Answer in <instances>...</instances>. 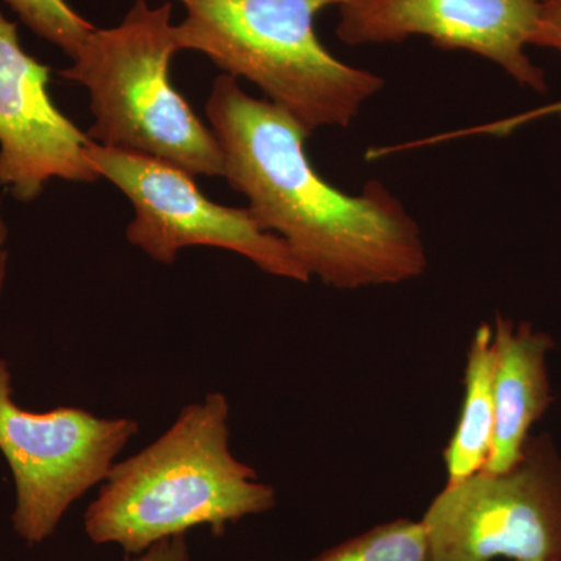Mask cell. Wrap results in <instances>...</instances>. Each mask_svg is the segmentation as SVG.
<instances>
[{
	"label": "cell",
	"mask_w": 561,
	"mask_h": 561,
	"mask_svg": "<svg viewBox=\"0 0 561 561\" xmlns=\"http://www.w3.org/2000/svg\"><path fill=\"white\" fill-rule=\"evenodd\" d=\"M205 111L224 151V179L249 198L256 224L283 239L311 278L356 290L426 272L423 234L400 198L381 181L357 195L328 183L306 153L311 133L286 110L221 73Z\"/></svg>",
	"instance_id": "6da1fadb"
},
{
	"label": "cell",
	"mask_w": 561,
	"mask_h": 561,
	"mask_svg": "<svg viewBox=\"0 0 561 561\" xmlns=\"http://www.w3.org/2000/svg\"><path fill=\"white\" fill-rule=\"evenodd\" d=\"M275 486L260 481L230 446V402L209 393L181 409L171 427L128 459L116 461L83 515L94 545L138 556L150 546L276 507Z\"/></svg>",
	"instance_id": "7a4b0ae2"
},
{
	"label": "cell",
	"mask_w": 561,
	"mask_h": 561,
	"mask_svg": "<svg viewBox=\"0 0 561 561\" xmlns=\"http://www.w3.org/2000/svg\"><path fill=\"white\" fill-rule=\"evenodd\" d=\"M180 51L208 57L232 79L256 84L309 133L346 128L382 90V77L346 65L321 43L316 20L346 0H176Z\"/></svg>",
	"instance_id": "3957f363"
},
{
	"label": "cell",
	"mask_w": 561,
	"mask_h": 561,
	"mask_svg": "<svg viewBox=\"0 0 561 561\" xmlns=\"http://www.w3.org/2000/svg\"><path fill=\"white\" fill-rule=\"evenodd\" d=\"M172 3L135 0L119 25L88 36L60 77L90 92L88 138L169 162L192 176H224L219 139L173 87L179 54Z\"/></svg>",
	"instance_id": "277c9868"
},
{
	"label": "cell",
	"mask_w": 561,
	"mask_h": 561,
	"mask_svg": "<svg viewBox=\"0 0 561 561\" xmlns=\"http://www.w3.org/2000/svg\"><path fill=\"white\" fill-rule=\"evenodd\" d=\"M138 432L136 420L102 419L87 409H22L9 362L0 359V453L13 476L11 524L20 540L38 546L54 537L69 508L105 482Z\"/></svg>",
	"instance_id": "5b68a950"
},
{
	"label": "cell",
	"mask_w": 561,
	"mask_h": 561,
	"mask_svg": "<svg viewBox=\"0 0 561 561\" xmlns=\"http://www.w3.org/2000/svg\"><path fill=\"white\" fill-rule=\"evenodd\" d=\"M421 524L431 561H561V456L551 435H530L508 470L446 485Z\"/></svg>",
	"instance_id": "8992f818"
},
{
	"label": "cell",
	"mask_w": 561,
	"mask_h": 561,
	"mask_svg": "<svg viewBox=\"0 0 561 561\" xmlns=\"http://www.w3.org/2000/svg\"><path fill=\"white\" fill-rule=\"evenodd\" d=\"M87 154L101 179L130 201L135 217L125 236L154 262L172 265L181 250L214 247L241 254L268 275L297 283L311 280L286 242L262 230L249 208L210 201L195 176L183 169L94 140Z\"/></svg>",
	"instance_id": "52a82bcc"
},
{
	"label": "cell",
	"mask_w": 561,
	"mask_h": 561,
	"mask_svg": "<svg viewBox=\"0 0 561 561\" xmlns=\"http://www.w3.org/2000/svg\"><path fill=\"white\" fill-rule=\"evenodd\" d=\"M540 0H346L337 38L348 46L400 44L424 36L443 50H465L504 69L522 87L546 92L531 62Z\"/></svg>",
	"instance_id": "ba28073f"
},
{
	"label": "cell",
	"mask_w": 561,
	"mask_h": 561,
	"mask_svg": "<svg viewBox=\"0 0 561 561\" xmlns=\"http://www.w3.org/2000/svg\"><path fill=\"white\" fill-rule=\"evenodd\" d=\"M49 83V66L22 49L0 10V186L24 203L54 179H101L87 154L92 140L55 106Z\"/></svg>",
	"instance_id": "9c48e42d"
},
{
	"label": "cell",
	"mask_w": 561,
	"mask_h": 561,
	"mask_svg": "<svg viewBox=\"0 0 561 561\" xmlns=\"http://www.w3.org/2000/svg\"><path fill=\"white\" fill-rule=\"evenodd\" d=\"M494 432L483 471L502 472L522 457L530 430L552 404L548 354L551 335L497 313L493 327Z\"/></svg>",
	"instance_id": "30bf717a"
},
{
	"label": "cell",
	"mask_w": 561,
	"mask_h": 561,
	"mask_svg": "<svg viewBox=\"0 0 561 561\" xmlns=\"http://www.w3.org/2000/svg\"><path fill=\"white\" fill-rule=\"evenodd\" d=\"M493 327L483 323L472 335L465 367V394L451 440L443 453L446 485H456L485 468L493 446Z\"/></svg>",
	"instance_id": "8fae6325"
},
{
	"label": "cell",
	"mask_w": 561,
	"mask_h": 561,
	"mask_svg": "<svg viewBox=\"0 0 561 561\" xmlns=\"http://www.w3.org/2000/svg\"><path fill=\"white\" fill-rule=\"evenodd\" d=\"M311 561H431L430 542L421 522L401 518L371 527Z\"/></svg>",
	"instance_id": "7c38bea8"
},
{
	"label": "cell",
	"mask_w": 561,
	"mask_h": 561,
	"mask_svg": "<svg viewBox=\"0 0 561 561\" xmlns=\"http://www.w3.org/2000/svg\"><path fill=\"white\" fill-rule=\"evenodd\" d=\"M39 38L49 41L69 58H76L94 25L66 0H3Z\"/></svg>",
	"instance_id": "4fadbf2b"
},
{
	"label": "cell",
	"mask_w": 561,
	"mask_h": 561,
	"mask_svg": "<svg viewBox=\"0 0 561 561\" xmlns=\"http://www.w3.org/2000/svg\"><path fill=\"white\" fill-rule=\"evenodd\" d=\"M531 46L546 47L561 54V0H540Z\"/></svg>",
	"instance_id": "5bb4252c"
},
{
	"label": "cell",
	"mask_w": 561,
	"mask_h": 561,
	"mask_svg": "<svg viewBox=\"0 0 561 561\" xmlns=\"http://www.w3.org/2000/svg\"><path fill=\"white\" fill-rule=\"evenodd\" d=\"M561 114V101L549 103V105L541 106V108L526 111V113L518 114V116L507 117L493 122V124L481 125V127L468 128L463 130V136L471 135H493V136H507L516 128L523 125L530 124V122L541 119V117L556 116Z\"/></svg>",
	"instance_id": "9a60e30c"
},
{
	"label": "cell",
	"mask_w": 561,
	"mask_h": 561,
	"mask_svg": "<svg viewBox=\"0 0 561 561\" xmlns=\"http://www.w3.org/2000/svg\"><path fill=\"white\" fill-rule=\"evenodd\" d=\"M130 561H192L186 535L157 542L146 551L133 557Z\"/></svg>",
	"instance_id": "2e32d148"
},
{
	"label": "cell",
	"mask_w": 561,
	"mask_h": 561,
	"mask_svg": "<svg viewBox=\"0 0 561 561\" xmlns=\"http://www.w3.org/2000/svg\"><path fill=\"white\" fill-rule=\"evenodd\" d=\"M7 268H9V254L2 250L0 251V294H2L3 284H5Z\"/></svg>",
	"instance_id": "e0dca14e"
},
{
	"label": "cell",
	"mask_w": 561,
	"mask_h": 561,
	"mask_svg": "<svg viewBox=\"0 0 561 561\" xmlns=\"http://www.w3.org/2000/svg\"><path fill=\"white\" fill-rule=\"evenodd\" d=\"M7 239H9V227H7L5 219H3L2 202H0V251L5 245Z\"/></svg>",
	"instance_id": "ac0fdd59"
},
{
	"label": "cell",
	"mask_w": 561,
	"mask_h": 561,
	"mask_svg": "<svg viewBox=\"0 0 561 561\" xmlns=\"http://www.w3.org/2000/svg\"><path fill=\"white\" fill-rule=\"evenodd\" d=\"M531 561H560V560H531Z\"/></svg>",
	"instance_id": "d6986e66"
},
{
	"label": "cell",
	"mask_w": 561,
	"mask_h": 561,
	"mask_svg": "<svg viewBox=\"0 0 561 561\" xmlns=\"http://www.w3.org/2000/svg\"><path fill=\"white\" fill-rule=\"evenodd\" d=\"M0 561H2V560H0Z\"/></svg>",
	"instance_id": "ffe728a7"
}]
</instances>
